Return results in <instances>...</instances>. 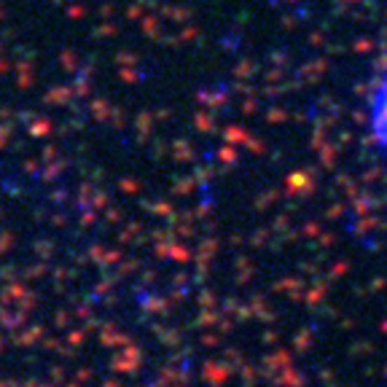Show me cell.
<instances>
[{
	"label": "cell",
	"instance_id": "obj_1",
	"mask_svg": "<svg viewBox=\"0 0 387 387\" xmlns=\"http://www.w3.org/2000/svg\"><path fill=\"white\" fill-rule=\"evenodd\" d=\"M369 132L379 154L387 159V64L371 86L369 95Z\"/></svg>",
	"mask_w": 387,
	"mask_h": 387
}]
</instances>
